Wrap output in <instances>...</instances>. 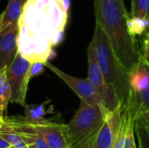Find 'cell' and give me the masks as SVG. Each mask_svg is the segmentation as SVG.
Returning <instances> with one entry per match:
<instances>
[{"mask_svg": "<svg viewBox=\"0 0 149 148\" xmlns=\"http://www.w3.org/2000/svg\"><path fill=\"white\" fill-rule=\"evenodd\" d=\"M4 121L17 132L35 134L44 140L52 148H68L65 124L52 122L47 119L40 121H29L24 117H3Z\"/></svg>", "mask_w": 149, "mask_h": 148, "instance_id": "5b68a950", "label": "cell"}, {"mask_svg": "<svg viewBox=\"0 0 149 148\" xmlns=\"http://www.w3.org/2000/svg\"><path fill=\"white\" fill-rule=\"evenodd\" d=\"M107 114L102 109L90 106L81 100L80 106L72 120L65 125L69 147L100 128Z\"/></svg>", "mask_w": 149, "mask_h": 148, "instance_id": "8992f818", "label": "cell"}, {"mask_svg": "<svg viewBox=\"0 0 149 148\" xmlns=\"http://www.w3.org/2000/svg\"><path fill=\"white\" fill-rule=\"evenodd\" d=\"M148 113H149V112H148Z\"/></svg>", "mask_w": 149, "mask_h": 148, "instance_id": "484cf974", "label": "cell"}, {"mask_svg": "<svg viewBox=\"0 0 149 148\" xmlns=\"http://www.w3.org/2000/svg\"><path fill=\"white\" fill-rule=\"evenodd\" d=\"M0 148H12V147L2 137H0Z\"/></svg>", "mask_w": 149, "mask_h": 148, "instance_id": "cb8c5ba5", "label": "cell"}, {"mask_svg": "<svg viewBox=\"0 0 149 148\" xmlns=\"http://www.w3.org/2000/svg\"><path fill=\"white\" fill-rule=\"evenodd\" d=\"M7 67L0 69V116L5 117L9 102H10L11 91L6 75Z\"/></svg>", "mask_w": 149, "mask_h": 148, "instance_id": "2e32d148", "label": "cell"}, {"mask_svg": "<svg viewBox=\"0 0 149 148\" xmlns=\"http://www.w3.org/2000/svg\"><path fill=\"white\" fill-rule=\"evenodd\" d=\"M129 91L123 104L134 120L149 112V64L141 55L138 62L128 70Z\"/></svg>", "mask_w": 149, "mask_h": 148, "instance_id": "277c9868", "label": "cell"}, {"mask_svg": "<svg viewBox=\"0 0 149 148\" xmlns=\"http://www.w3.org/2000/svg\"><path fill=\"white\" fill-rule=\"evenodd\" d=\"M141 55L146 59V61L149 64V33L145 35L143 40V46H142V53Z\"/></svg>", "mask_w": 149, "mask_h": 148, "instance_id": "603a6c76", "label": "cell"}, {"mask_svg": "<svg viewBox=\"0 0 149 148\" xmlns=\"http://www.w3.org/2000/svg\"><path fill=\"white\" fill-rule=\"evenodd\" d=\"M100 128H98L97 130H95L93 133H92L91 134H89L88 136H86V138H84L83 140H81L80 141L70 146L68 148H92L93 147V143L94 140V138L98 133Z\"/></svg>", "mask_w": 149, "mask_h": 148, "instance_id": "44dd1931", "label": "cell"}, {"mask_svg": "<svg viewBox=\"0 0 149 148\" xmlns=\"http://www.w3.org/2000/svg\"></svg>", "mask_w": 149, "mask_h": 148, "instance_id": "4316f807", "label": "cell"}, {"mask_svg": "<svg viewBox=\"0 0 149 148\" xmlns=\"http://www.w3.org/2000/svg\"><path fill=\"white\" fill-rule=\"evenodd\" d=\"M92 42L95 46L98 61L106 80L115 88L121 104H125L129 91L128 71L115 55L107 36L98 24Z\"/></svg>", "mask_w": 149, "mask_h": 148, "instance_id": "3957f363", "label": "cell"}, {"mask_svg": "<svg viewBox=\"0 0 149 148\" xmlns=\"http://www.w3.org/2000/svg\"><path fill=\"white\" fill-rule=\"evenodd\" d=\"M137 148H149V113H145L134 120Z\"/></svg>", "mask_w": 149, "mask_h": 148, "instance_id": "5bb4252c", "label": "cell"}, {"mask_svg": "<svg viewBox=\"0 0 149 148\" xmlns=\"http://www.w3.org/2000/svg\"><path fill=\"white\" fill-rule=\"evenodd\" d=\"M122 114V104L115 111L109 113L100 126L92 148H113Z\"/></svg>", "mask_w": 149, "mask_h": 148, "instance_id": "30bf717a", "label": "cell"}, {"mask_svg": "<svg viewBox=\"0 0 149 148\" xmlns=\"http://www.w3.org/2000/svg\"><path fill=\"white\" fill-rule=\"evenodd\" d=\"M45 66L49 68L52 72L58 75L80 99V100L85 101L90 106L99 107L108 113L102 103V100L98 94L96 89L89 81L88 79H79L73 76H71L63 71L59 70L58 67L54 66L48 61L45 63Z\"/></svg>", "mask_w": 149, "mask_h": 148, "instance_id": "9c48e42d", "label": "cell"}, {"mask_svg": "<svg viewBox=\"0 0 149 148\" xmlns=\"http://www.w3.org/2000/svg\"><path fill=\"white\" fill-rule=\"evenodd\" d=\"M87 59H88V77L87 79L96 89L100 95L103 106L106 111L109 113L115 111L121 106L115 88L108 83L100 66L96 49L93 43L91 41L87 49Z\"/></svg>", "mask_w": 149, "mask_h": 148, "instance_id": "52a82bcc", "label": "cell"}, {"mask_svg": "<svg viewBox=\"0 0 149 148\" xmlns=\"http://www.w3.org/2000/svg\"><path fill=\"white\" fill-rule=\"evenodd\" d=\"M27 0H8L5 10L0 14V32L12 24H17Z\"/></svg>", "mask_w": 149, "mask_h": 148, "instance_id": "4fadbf2b", "label": "cell"}, {"mask_svg": "<svg viewBox=\"0 0 149 148\" xmlns=\"http://www.w3.org/2000/svg\"><path fill=\"white\" fill-rule=\"evenodd\" d=\"M0 137L5 140L12 148H27L22 136L14 131L0 116Z\"/></svg>", "mask_w": 149, "mask_h": 148, "instance_id": "9a60e30c", "label": "cell"}, {"mask_svg": "<svg viewBox=\"0 0 149 148\" xmlns=\"http://www.w3.org/2000/svg\"><path fill=\"white\" fill-rule=\"evenodd\" d=\"M32 63L23 57L19 52L6 70L11 98L10 102L21 106L26 105V95L31 78V68Z\"/></svg>", "mask_w": 149, "mask_h": 148, "instance_id": "ba28073f", "label": "cell"}, {"mask_svg": "<svg viewBox=\"0 0 149 148\" xmlns=\"http://www.w3.org/2000/svg\"><path fill=\"white\" fill-rule=\"evenodd\" d=\"M127 29L129 33L134 37L145 36L149 33V19L129 15L127 18Z\"/></svg>", "mask_w": 149, "mask_h": 148, "instance_id": "ac0fdd59", "label": "cell"}, {"mask_svg": "<svg viewBox=\"0 0 149 148\" xmlns=\"http://www.w3.org/2000/svg\"><path fill=\"white\" fill-rule=\"evenodd\" d=\"M113 148H137L134 133V120L122 104V114Z\"/></svg>", "mask_w": 149, "mask_h": 148, "instance_id": "7c38bea8", "label": "cell"}, {"mask_svg": "<svg viewBox=\"0 0 149 148\" xmlns=\"http://www.w3.org/2000/svg\"><path fill=\"white\" fill-rule=\"evenodd\" d=\"M18 23L12 24L0 32V69L9 67L17 54Z\"/></svg>", "mask_w": 149, "mask_h": 148, "instance_id": "8fae6325", "label": "cell"}, {"mask_svg": "<svg viewBox=\"0 0 149 148\" xmlns=\"http://www.w3.org/2000/svg\"><path fill=\"white\" fill-rule=\"evenodd\" d=\"M61 3L64 6V8L69 11V8H70V5H71V2L70 0H61Z\"/></svg>", "mask_w": 149, "mask_h": 148, "instance_id": "d4e9b609", "label": "cell"}, {"mask_svg": "<svg viewBox=\"0 0 149 148\" xmlns=\"http://www.w3.org/2000/svg\"><path fill=\"white\" fill-rule=\"evenodd\" d=\"M94 12L98 24L107 36L112 48L121 64L128 71L140 59L136 38L127 29V18L124 0H94Z\"/></svg>", "mask_w": 149, "mask_h": 148, "instance_id": "7a4b0ae2", "label": "cell"}, {"mask_svg": "<svg viewBox=\"0 0 149 148\" xmlns=\"http://www.w3.org/2000/svg\"><path fill=\"white\" fill-rule=\"evenodd\" d=\"M17 133H18L22 136L27 146V148H52L44 140H42L41 138H39L35 134L25 133V132H17Z\"/></svg>", "mask_w": 149, "mask_h": 148, "instance_id": "d6986e66", "label": "cell"}, {"mask_svg": "<svg viewBox=\"0 0 149 148\" xmlns=\"http://www.w3.org/2000/svg\"><path fill=\"white\" fill-rule=\"evenodd\" d=\"M44 67H45V64L42 62L32 63L31 68V78L40 75L44 72Z\"/></svg>", "mask_w": 149, "mask_h": 148, "instance_id": "7402d4cb", "label": "cell"}, {"mask_svg": "<svg viewBox=\"0 0 149 148\" xmlns=\"http://www.w3.org/2000/svg\"><path fill=\"white\" fill-rule=\"evenodd\" d=\"M130 15L149 19V0H132Z\"/></svg>", "mask_w": 149, "mask_h": 148, "instance_id": "ffe728a7", "label": "cell"}, {"mask_svg": "<svg viewBox=\"0 0 149 148\" xmlns=\"http://www.w3.org/2000/svg\"><path fill=\"white\" fill-rule=\"evenodd\" d=\"M67 18L61 0H27L18 20V52L31 63H46L64 38Z\"/></svg>", "mask_w": 149, "mask_h": 148, "instance_id": "6da1fadb", "label": "cell"}, {"mask_svg": "<svg viewBox=\"0 0 149 148\" xmlns=\"http://www.w3.org/2000/svg\"><path fill=\"white\" fill-rule=\"evenodd\" d=\"M50 100L47 99L41 104H31L25 105L24 107V119L29 121H40L45 120V116L49 113L46 110V106L50 104Z\"/></svg>", "mask_w": 149, "mask_h": 148, "instance_id": "e0dca14e", "label": "cell"}]
</instances>
